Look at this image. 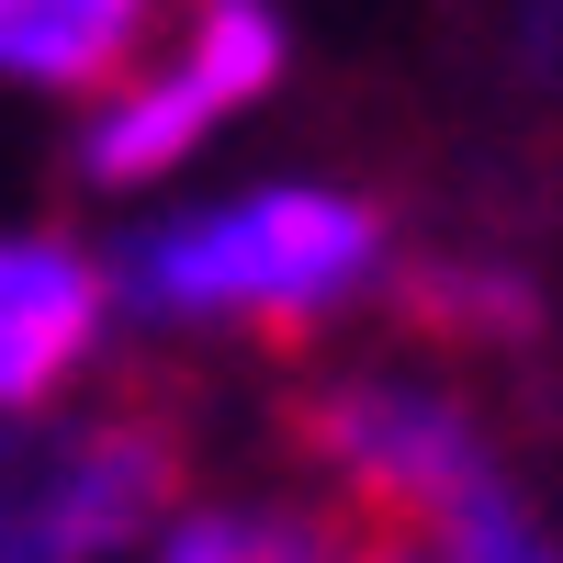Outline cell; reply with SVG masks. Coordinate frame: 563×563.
Returning <instances> with one entry per match:
<instances>
[{
  "instance_id": "1",
  "label": "cell",
  "mask_w": 563,
  "mask_h": 563,
  "mask_svg": "<svg viewBox=\"0 0 563 563\" xmlns=\"http://www.w3.org/2000/svg\"><path fill=\"white\" fill-rule=\"evenodd\" d=\"M395 260V203L361 180H271V192L203 203L147 225L113 260V294L147 327H225L249 350L305 361Z\"/></svg>"
},
{
  "instance_id": "2",
  "label": "cell",
  "mask_w": 563,
  "mask_h": 563,
  "mask_svg": "<svg viewBox=\"0 0 563 563\" xmlns=\"http://www.w3.org/2000/svg\"><path fill=\"white\" fill-rule=\"evenodd\" d=\"M271 440L305 474L395 530H429L451 563H530V507L507 496L485 417L429 372H294L271 395Z\"/></svg>"
},
{
  "instance_id": "3",
  "label": "cell",
  "mask_w": 563,
  "mask_h": 563,
  "mask_svg": "<svg viewBox=\"0 0 563 563\" xmlns=\"http://www.w3.org/2000/svg\"><path fill=\"white\" fill-rule=\"evenodd\" d=\"M203 451V395L169 361H124L68 417H0V563H113L180 496Z\"/></svg>"
},
{
  "instance_id": "4",
  "label": "cell",
  "mask_w": 563,
  "mask_h": 563,
  "mask_svg": "<svg viewBox=\"0 0 563 563\" xmlns=\"http://www.w3.org/2000/svg\"><path fill=\"white\" fill-rule=\"evenodd\" d=\"M282 68H294V23H282V0H192L180 57L135 68L113 102L68 135V180H90V192H135V180L180 169L225 113L271 102Z\"/></svg>"
},
{
  "instance_id": "5",
  "label": "cell",
  "mask_w": 563,
  "mask_h": 563,
  "mask_svg": "<svg viewBox=\"0 0 563 563\" xmlns=\"http://www.w3.org/2000/svg\"><path fill=\"white\" fill-rule=\"evenodd\" d=\"M451 102L496 169V214L563 203V0H451Z\"/></svg>"
},
{
  "instance_id": "6",
  "label": "cell",
  "mask_w": 563,
  "mask_h": 563,
  "mask_svg": "<svg viewBox=\"0 0 563 563\" xmlns=\"http://www.w3.org/2000/svg\"><path fill=\"white\" fill-rule=\"evenodd\" d=\"M372 316L406 350H440V361H530L552 339L541 271L496 238H417V249L395 238L384 282H372Z\"/></svg>"
},
{
  "instance_id": "7",
  "label": "cell",
  "mask_w": 563,
  "mask_h": 563,
  "mask_svg": "<svg viewBox=\"0 0 563 563\" xmlns=\"http://www.w3.org/2000/svg\"><path fill=\"white\" fill-rule=\"evenodd\" d=\"M113 316V271L68 225H0V417H45Z\"/></svg>"
},
{
  "instance_id": "8",
  "label": "cell",
  "mask_w": 563,
  "mask_h": 563,
  "mask_svg": "<svg viewBox=\"0 0 563 563\" xmlns=\"http://www.w3.org/2000/svg\"><path fill=\"white\" fill-rule=\"evenodd\" d=\"M169 0H0V79L12 90H57V102H79V90H113L135 79V57H147Z\"/></svg>"
},
{
  "instance_id": "9",
  "label": "cell",
  "mask_w": 563,
  "mask_h": 563,
  "mask_svg": "<svg viewBox=\"0 0 563 563\" xmlns=\"http://www.w3.org/2000/svg\"><path fill=\"white\" fill-rule=\"evenodd\" d=\"M530 563H541V552H530Z\"/></svg>"
}]
</instances>
